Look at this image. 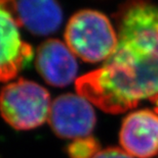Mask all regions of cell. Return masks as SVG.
<instances>
[{"label":"cell","mask_w":158,"mask_h":158,"mask_svg":"<svg viewBox=\"0 0 158 158\" xmlns=\"http://www.w3.org/2000/svg\"><path fill=\"white\" fill-rule=\"evenodd\" d=\"M114 52L76 81L77 93L107 113H122L158 96V5L127 0L116 15Z\"/></svg>","instance_id":"6da1fadb"},{"label":"cell","mask_w":158,"mask_h":158,"mask_svg":"<svg viewBox=\"0 0 158 158\" xmlns=\"http://www.w3.org/2000/svg\"><path fill=\"white\" fill-rule=\"evenodd\" d=\"M93 158H133L123 149L117 147H109L100 150Z\"/></svg>","instance_id":"30bf717a"},{"label":"cell","mask_w":158,"mask_h":158,"mask_svg":"<svg viewBox=\"0 0 158 158\" xmlns=\"http://www.w3.org/2000/svg\"><path fill=\"white\" fill-rule=\"evenodd\" d=\"M36 68L48 85L66 87L75 80L78 63L68 46L60 40L48 39L37 49Z\"/></svg>","instance_id":"52a82bcc"},{"label":"cell","mask_w":158,"mask_h":158,"mask_svg":"<svg viewBox=\"0 0 158 158\" xmlns=\"http://www.w3.org/2000/svg\"><path fill=\"white\" fill-rule=\"evenodd\" d=\"M122 149L137 158H151L158 153V114L149 109L129 113L119 135Z\"/></svg>","instance_id":"8992f818"},{"label":"cell","mask_w":158,"mask_h":158,"mask_svg":"<svg viewBox=\"0 0 158 158\" xmlns=\"http://www.w3.org/2000/svg\"><path fill=\"white\" fill-rule=\"evenodd\" d=\"M49 124L56 136L65 139L88 137L96 124L90 102L79 94H64L50 105Z\"/></svg>","instance_id":"5b68a950"},{"label":"cell","mask_w":158,"mask_h":158,"mask_svg":"<svg viewBox=\"0 0 158 158\" xmlns=\"http://www.w3.org/2000/svg\"><path fill=\"white\" fill-rule=\"evenodd\" d=\"M65 41L74 55L83 61H105L116 48L118 37L104 13L82 9L71 16L66 27Z\"/></svg>","instance_id":"7a4b0ae2"},{"label":"cell","mask_w":158,"mask_h":158,"mask_svg":"<svg viewBox=\"0 0 158 158\" xmlns=\"http://www.w3.org/2000/svg\"><path fill=\"white\" fill-rule=\"evenodd\" d=\"M15 16L30 33L46 36L63 23V11L56 0H16Z\"/></svg>","instance_id":"ba28073f"},{"label":"cell","mask_w":158,"mask_h":158,"mask_svg":"<svg viewBox=\"0 0 158 158\" xmlns=\"http://www.w3.org/2000/svg\"><path fill=\"white\" fill-rule=\"evenodd\" d=\"M50 96L47 90L32 81L20 79L0 93V113L16 130L36 129L48 118Z\"/></svg>","instance_id":"3957f363"},{"label":"cell","mask_w":158,"mask_h":158,"mask_svg":"<svg viewBox=\"0 0 158 158\" xmlns=\"http://www.w3.org/2000/svg\"><path fill=\"white\" fill-rule=\"evenodd\" d=\"M15 7L16 0H0V82L15 79L33 58L32 46L22 39Z\"/></svg>","instance_id":"277c9868"},{"label":"cell","mask_w":158,"mask_h":158,"mask_svg":"<svg viewBox=\"0 0 158 158\" xmlns=\"http://www.w3.org/2000/svg\"><path fill=\"white\" fill-rule=\"evenodd\" d=\"M67 151L70 158H93L100 151V144L93 137L79 138L70 144Z\"/></svg>","instance_id":"9c48e42d"},{"label":"cell","mask_w":158,"mask_h":158,"mask_svg":"<svg viewBox=\"0 0 158 158\" xmlns=\"http://www.w3.org/2000/svg\"><path fill=\"white\" fill-rule=\"evenodd\" d=\"M153 103H154V110H155V112L158 114V96L155 97L153 100H151Z\"/></svg>","instance_id":"8fae6325"}]
</instances>
